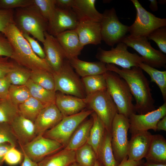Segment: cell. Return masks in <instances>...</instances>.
Masks as SVG:
<instances>
[{
    "mask_svg": "<svg viewBox=\"0 0 166 166\" xmlns=\"http://www.w3.org/2000/svg\"><path fill=\"white\" fill-rule=\"evenodd\" d=\"M31 97L26 85H11L9 89L8 98L15 105L18 106Z\"/></svg>",
    "mask_w": 166,
    "mask_h": 166,
    "instance_id": "38",
    "label": "cell"
},
{
    "mask_svg": "<svg viewBox=\"0 0 166 166\" xmlns=\"http://www.w3.org/2000/svg\"><path fill=\"white\" fill-rule=\"evenodd\" d=\"M75 161V151L64 148L38 163V166H68Z\"/></svg>",
    "mask_w": 166,
    "mask_h": 166,
    "instance_id": "27",
    "label": "cell"
},
{
    "mask_svg": "<svg viewBox=\"0 0 166 166\" xmlns=\"http://www.w3.org/2000/svg\"><path fill=\"white\" fill-rule=\"evenodd\" d=\"M14 12L13 9H0V32L3 33L8 26L14 23Z\"/></svg>",
    "mask_w": 166,
    "mask_h": 166,
    "instance_id": "44",
    "label": "cell"
},
{
    "mask_svg": "<svg viewBox=\"0 0 166 166\" xmlns=\"http://www.w3.org/2000/svg\"><path fill=\"white\" fill-rule=\"evenodd\" d=\"M156 130L166 131V116L160 120L156 125Z\"/></svg>",
    "mask_w": 166,
    "mask_h": 166,
    "instance_id": "53",
    "label": "cell"
},
{
    "mask_svg": "<svg viewBox=\"0 0 166 166\" xmlns=\"http://www.w3.org/2000/svg\"><path fill=\"white\" fill-rule=\"evenodd\" d=\"M144 163H142V164L139 165L137 166H146L145 165H144Z\"/></svg>",
    "mask_w": 166,
    "mask_h": 166,
    "instance_id": "59",
    "label": "cell"
},
{
    "mask_svg": "<svg viewBox=\"0 0 166 166\" xmlns=\"http://www.w3.org/2000/svg\"><path fill=\"white\" fill-rule=\"evenodd\" d=\"M148 40L154 41L163 53H166V27L158 28L147 37Z\"/></svg>",
    "mask_w": 166,
    "mask_h": 166,
    "instance_id": "41",
    "label": "cell"
},
{
    "mask_svg": "<svg viewBox=\"0 0 166 166\" xmlns=\"http://www.w3.org/2000/svg\"><path fill=\"white\" fill-rule=\"evenodd\" d=\"M30 79L45 89L55 92L53 73L43 69L31 70Z\"/></svg>",
    "mask_w": 166,
    "mask_h": 166,
    "instance_id": "34",
    "label": "cell"
},
{
    "mask_svg": "<svg viewBox=\"0 0 166 166\" xmlns=\"http://www.w3.org/2000/svg\"><path fill=\"white\" fill-rule=\"evenodd\" d=\"M150 2L149 7L153 12L156 11L158 9V2L156 0H149Z\"/></svg>",
    "mask_w": 166,
    "mask_h": 166,
    "instance_id": "54",
    "label": "cell"
},
{
    "mask_svg": "<svg viewBox=\"0 0 166 166\" xmlns=\"http://www.w3.org/2000/svg\"><path fill=\"white\" fill-rule=\"evenodd\" d=\"M12 147L7 152L4 158V161L10 165H16L20 163L23 159V155L16 148Z\"/></svg>",
    "mask_w": 166,
    "mask_h": 166,
    "instance_id": "43",
    "label": "cell"
},
{
    "mask_svg": "<svg viewBox=\"0 0 166 166\" xmlns=\"http://www.w3.org/2000/svg\"><path fill=\"white\" fill-rule=\"evenodd\" d=\"M128 47L125 44L120 42L115 47H112L109 50L99 47L96 57L99 61L106 64L117 65L122 68L129 69L138 66L139 63L143 62L142 58L136 53L129 52Z\"/></svg>",
    "mask_w": 166,
    "mask_h": 166,
    "instance_id": "8",
    "label": "cell"
},
{
    "mask_svg": "<svg viewBox=\"0 0 166 166\" xmlns=\"http://www.w3.org/2000/svg\"><path fill=\"white\" fill-rule=\"evenodd\" d=\"M129 126L128 118L118 113L116 114L112 124L111 143L115 158L120 164L128 156Z\"/></svg>",
    "mask_w": 166,
    "mask_h": 166,
    "instance_id": "12",
    "label": "cell"
},
{
    "mask_svg": "<svg viewBox=\"0 0 166 166\" xmlns=\"http://www.w3.org/2000/svg\"><path fill=\"white\" fill-rule=\"evenodd\" d=\"M144 162L143 159L138 161L130 160L128 159L127 156L123 160L118 166H137Z\"/></svg>",
    "mask_w": 166,
    "mask_h": 166,
    "instance_id": "51",
    "label": "cell"
},
{
    "mask_svg": "<svg viewBox=\"0 0 166 166\" xmlns=\"http://www.w3.org/2000/svg\"><path fill=\"white\" fill-rule=\"evenodd\" d=\"M63 117L55 104L45 106L34 122L37 135H43L56 125Z\"/></svg>",
    "mask_w": 166,
    "mask_h": 166,
    "instance_id": "19",
    "label": "cell"
},
{
    "mask_svg": "<svg viewBox=\"0 0 166 166\" xmlns=\"http://www.w3.org/2000/svg\"><path fill=\"white\" fill-rule=\"evenodd\" d=\"M13 146L8 143L0 144V166H2L3 164L6 153Z\"/></svg>",
    "mask_w": 166,
    "mask_h": 166,
    "instance_id": "50",
    "label": "cell"
},
{
    "mask_svg": "<svg viewBox=\"0 0 166 166\" xmlns=\"http://www.w3.org/2000/svg\"><path fill=\"white\" fill-rule=\"evenodd\" d=\"M74 0H56L57 7L64 10H71L73 5Z\"/></svg>",
    "mask_w": 166,
    "mask_h": 166,
    "instance_id": "49",
    "label": "cell"
},
{
    "mask_svg": "<svg viewBox=\"0 0 166 166\" xmlns=\"http://www.w3.org/2000/svg\"><path fill=\"white\" fill-rule=\"evenodd\" d=\"M65 53L68 60L77 57L83 47L80 43L75 30H67L55 37Z\"/></svg>",
    "mask_w": 166,
    "mask_h": 166,
    "instance_id": "22",
    "label": "cell"
},
{
    "mask_svg": "<svg viewBox=\"0 0 166 166\" xmlns=\"http://www.w3.org/2000/svg\"><path fill=\"white\" fill-rule=\"evenodd\" d=\"M166 0H160L158 2L160 4H164L166 3Z\"/></svg>",
    "mask_w": 166,
    "mask_h": 166,
    "instance_id": "58",
    "label": "cell"
},
{
    "mask_svg": "<svg viewBox=\"0 0 166 166\" xmlns=\"http://www.w3.org/2000/svg\"><path fill=\"white\" fill-rule=\"evenodd\" d=\"M46 106L32 97L18 106L20 114L34 122L42 110Z\"/></svg>",
    "mask_w": 166,
    "mask_h": 166,
    "instance_id": "31",
    "label": "cell"
},
{
    "mask_svg": "<svg viewBox=\"0 0 166 166\" xmlns=\"http://www.w3.org/2000/svg\"><path fill=\"white\" fill-rule=\"evenodd\" d=\"M12 54L13 49L10 42L5 35L0 32V56L11 58Z\"/></svg>",
    "mask_w": 166,
    "mask_h": 166,
    "instance_id": "45",
    "label": "cell"
},
{
    "mask_svg": "<svg viewBox=\"0 0 166 166\" xmlns=\"http://www.w3.org/2000/svg\"><path fill=\"white\" fill-rule=\"evenodd\" d=\"M81 45L88 44L97 45L102 40L100 22L87 19L79 21L76 28Z\"/></svg>",
    "mask_w": 166,
    "mask_h": 166,
    "instance_id": "18",
    "label": "cell"
},
{
    "mask_svg": "<svg viewBox=\"0 0 166 166\" xmlns=\"http://www.w3.org/2000/svg\"><path fill=\"white\" fill-rule=\"evenodd\" d=\"M93 112L90 109L84 110L77 114L63 117L56 125L43 135L57 141L64 148L78 126Z\"/></svg>",
    "mask_w": 166,
    "mask_h": 166,
    "instance_id": "9",
    "label": "cell"
},
{
    "mask_svg": "<svg viewBox=\"0 0 166 166\" xmlns=\"http://www.w3.org/2000/svg\"><path fill=\"white\" fill-rule=\"evenodd\" d=\"M3 143H8L15 147L18 145L10 124L0 122V144Z\"/></svg>",
    "mask_w": 166,
    "mask_h": 166,
    "instance_id": "40",
    "label": "cell"
},
{
    "mask_svg": "<svg viewBox=\"0 0 166 166\" xmlns=\"http://www.w3.org/2000/svg\"><path fill=\"white\" fill-rule=\"evenodd\" d=\"M45 40L43 43L46 60L54 73L61 69L66 59L62 47L54 36L47 31L44 33Z\"/></svg>",
    "mask_w": 166,
    "mask_h": 166,
    "instance_id": "16",
    "label": "cell"
},
{
    "mask_svg": "<svg viewBox=\"0 0 166 166\" xmlns=\"http://www.w3.org/2000/svg\"><path fill=\"white\" fill-rule=\"evenodd\" d=\"M136 10V16L133 23L129 26L128 32L131 37L147 38L155 30L166 27V19L156 17L147 11L137 0H131Z\"/></svg>",
    "mask_w": 166,
    "mask_h": 166,
    "instance_id": "6",
    "label": "cell"
},
{
    "mask_svg": "<svg viewBox=\"0 0 166 166\" xmlns=\"http://www.w3.org/2000/svg\"><path fill=\"white\" fill-rule=\"evenodd\" d=\"M9 58L0 56V78L6 76L14 66V62L9 61Z\"/></svg>",
    "mask_w": 166,
    "mask_h": 166,
    "instance_id": "47",
    "label": "cell"
},
{
    "mask_svg": "<svg viewBox=\"0 0 166 166\" xmlns=\"http://www.w3.org/2000/svg\"><path fill=\"white\" fill-rule=\"evenodd\" d=\"M11 85L6 76L0 78V99L8 98L9 91Z\"/></svg>",
    "mask_w": 166,
    "mask_h": 166,
    "instance_id": "48",
    "label": "cell"
},
{
    "mask_svg": "<svg viewBox=\"0 0 166 166\" xmlns=\"http://www.w3.org/2000/svg\"><path fill=\"white\" fill-rule=\"evenodd\" d=\"M91 115L93 123L86 143L92 147L97 156L106 130L103 123L95 113L93 112Z\"/></svg>",
    "mask_w": 166,
    "mask_h": 166,
    "instance_id": "28",
    "label": "cell"
},
{
    "mask_svg": "<svg viewBox=\"0 0 166 166\" xmlns=\"http://www.w3.org/2000/svg\"><path fill=\"white\" fill-rule=\"evenodd\" d=\"M145 158L147 162L166 164V140L163 136L152 135Z\"/></svg>",
    "mask_w": 166,
    "mask_h": 166,
    "instance_id": "24",
    "label": "cell"
},
{
    "mask_svg": "<svg viewBox=\"0 0 166 166\" xmlns=\"http://www.w3.org/2000/svg\"><path fill=\"white\" fill-rule=\"evenodd\" d=\"M93 166H103V165L97 160L95 162Z\"/></svg>",
    "mask_w": 166,
    "mask_h": 166,
    "instance_id": "56",
    "label": "cell"
},
{
    "mask_svg": "<svg viewBox=\"0 0 166 166\" xmlns=\"http://www.w3.org/2000/svg\"><path fill=\"white\" fill-rule=\"evenodd\" d=\"M10 124L19 146L28 143L37 136L34 122L20 113Z\"/></svg>",
    "mask_w": 166,
    "mask_h": 166,
    "instance_id": "20",
    "label": "cell"
},
{
    "mask_svg": "<svg viewBox=\"0 0 166 166\" xmlns=\"http://www.w3.org/2000/svg\"><path fill=\"white\" fill-rule=\"evenodd\" d=\"M3 34L12 47L11 58L17 64L30 70L43 69L54 73L46 59L40 58L34 53L14 23L8 26Z\"/></svg>",
    "mask_w": 166,
    "mask_h": 166,
    "instance_id": "2",
    "label": "cell"
},
{
    "mask_svg": "<svg viewBox=\"0 0 166 166\" xmlns=\"http://www.w3.org/2000/svg\"><path fill=\"white\" fill-rule=\"evenodd\" d=\"M14 62V66L6 76L11 85H26L30 78L31 70Z\"/></svg>",
    "mask_w": 166,
    "mask_h": 166,
    "instance_id": "35",
    "label": "cell"
},
{
    "mask_svg": "<svg viewBox=\"0 0 166 166\" xmlns=\"http://www.w3.org/2000/svg\"><path fill=\"white\" fill-rule=\"evenodd\" d=\"M102 14L100 22L102 40L113 47L121 42L127 35L129 26L120 22L114 8L105 10Z\"/></svg>",
    "mask_w": 166,
    "mask_h": 166,
    "instance_id": "10",
    "label": "cell"
},
{
    "mask_svg": "<svg viewBox=\"0 0 166 166\" xmlns=\"http://www.w3.org/2000/svg\"><path fill=\"white\" fill-rule=\"evenodd\" d=\"M26 85L29 89L31 96L45 106L55 104L56 92L45 89L35 83L30 79Z\"/></svg>",
    "mask_w": 166,
    "mask_h": 166,
    "instance_id": "30",
    "label": "cell"
},
{
    "mask_svg": "<svg viewBox=\"0 0 166 166\" xmlns=\"http://www.w3.org/2000/svg\"><path fill=\"white\" fill-rule=\"evenodd\" d=\"M2 99H0V101Z\"/></svg>",
    "mask_w": 166,
    "mask_h": 166,
    "instance_id": "60",
    "label": "cell"
},
{
    "mask_svg": "<svg viewBox=\"0 0 166 166\" xmlns=\"http://www.w3.org/2000/svg\"><path fill=\"white\" fill-rule=\"evenodd\" d=\"M106 67L108 71L116 73L125 81L135 100V109L138 114L156 109L149 81L139 67L120 69L112 64H106Z\"/></svg>",
    "mask_w": 166,
    "mask_h": 166,
    "instance_id": "1",
    "label": "cell"
},
{
    "mask_svg": "<svg viewBox=\"0 0 166 166\" xmlns=\"http://www.w3.org/2000/svg\"><path fill=\"white\" fill-rule=\"evenodd\" d=\"M33 4L42 16L48 22L55 10L56 0H33Z\"/></svg>",
    "mask_w": 166,
    "mask_h": 166,
    "instance_id": "39",
    "label": "cell"
},
{
    "mask_svg": "<svg viewBox=\"0 0 166 166\" xmlns=\"http://www.w3.org/2000/svg\"><path fill=\"white\" fill-rule=\"evenodd\" d=\"M144 165L146 166H166V164H157L154 163H148L146 162H144Z\"/></svg>",
    "mask_w": 166,
    "mask_h": 166,
    "instance_id": "55",
    "label": "cell"
},
{
    "mask_svg": "<svg viewBox=\"0 0 166 166\" xmlns=\"http://www.w3.org/2000/svg\"><path fill=\"white\" fill-rule=\"evenodd\" d=\"M166 116V102L156 109L144 114H132L129 118V130L131 133L137 132L156 130L158 121Z\"/></svg>",
    "mask_w": 166,
    "mask_h": 166,
    "instance_id": "14",
    "label": "cell"
},
{
    "mask_svg": "<svg viewBox=\"0 0 166 166\" xmlns=\"http://www.w3.org/2000/svg\"><path fill=\"white\" fill-rule=\"evenodd\" d=\"M23 155V160L21 166H38V163L31 160L25 154Z\"/></svg>",
    "mask_w": 166,
    "mask_h": 166,
    "instance_id": "52",
    "label": "cell"
},
{
    "mask_svg": "<svg viewBox=\"0 0 166 166\" xmlns=\"http://www.w3.org/2000/svg\"><path fill=\"white\" fill-rule=\"evenodd\" d=\"M55 91L81 98L86 97L81 79L74 70L68 60H65L61 70L53 73Z\"/></svg>",
    "mask_w": 166,
    "mask_h": 166,
    "instance_id": "5",
    "label": "cell"
},
{
    "mask_svg": "<svg viewBox=\"0 0 166 166\" xmlns=\"http://www.w3.org/2000/svg\"><path fill=\"white\" fill-rule=\"evenodd\" d=\"M79 22L72 10H64L56 7L53 15L48 22L47 32L55 37L64 31L75 30Z\"/></svg>",
    "mask_w": 166,
    "mask_h": 166,
    "instance_id": "15",
    "label": "cell"
},
{
    "mask_svg": "<svg viewBox=\"0 0 166 166\" xmlns=\"http://www.w3.org/2000/svg\"><path fill=\"white\" fill-rule=\"evenodd\" d=\"M68 166H81L79 164H78L76 162H74L70 164H69Z\"/></svg>",
    "mask_w": 166,
    "mask_h": 166,
    "instance_id": "57",
    "label": "cell"
},
{
    "mask_svg": "<svg viewBox=\"0 0 166 166\" xmlns=\"http://www.w3.org/2000/svg\"><path fill=\"white\" fill-rule=\"evenodd\" d=\"M68 61L76 73L82 77L103 74L107 71L106 64L99 61H86L80 60L78 57Z\"/></svg>",
    "mask_w": 166,
    "mask_h": 166,
    "instance_id": "23",
    "label": "cell"
},
{
    "mask_svg": "<svg viewBox=\"0 0 166 166\" xmlns=\"http://www.w3.org/2000/svg\"><path fill=\"white\" fill-rule=\"evenodd\" d=\"M85 99L87 106L96 113L106 130L111 133L112 123L118 111L107 89L86 96Z\"/></svg>",
    "mask_w": 166,
    "mask_h": 166,
    "instance_id": "7",
    "label": "cell"
},
{
    "mask_svg": "<svg viewBox=\"0 0 166 166\" xmlns=\"http://www.w3.org/2000/svg\"><path fill=\"white\" fill-rule=\"evenodd\" d=\"M33 4V0H0V9H13L26 7Z\"/></svg>",
    "mask_w": 166,
    "mask_h": 166,
    "instance_id": "42",
    "label": "cell"
},
{
    "mask_svg": "<svg viewBox=\"0 0 166 166\" xmlns=\"http://www.w3.org/2000/svg\"><path fill=\"white\" fill-rule=\"evenodd\" d=\"M152 135L148 131L137 132L131 133L128 141V159L138 161L145 158L148 152Z\"/></svg>",
    "mask_w": 166,
    "mask_h": 166,
    "instance_id": "17",
    "label": "cell"
},
{
    "mask_svg": "<svg viewBox=\"0 0 166 166\" xmlns=\"http://www.w3.org/2000/svg\"><path fill=\"white\" fill-rule=\"evenodd\" d=\"M20 147L22 153L37 163L64 148L57 141L41 135H37L29 142Z\"/></svg>",
    "mask_w": 166,
    "mask_h": 166,
    "instance_id": "13",
    "label": "cell"
},
{
    "mask_svg": "<svg viewBox=\"0 0 166 166\" xmlns=\"http://www.w3.org/2000/svg\"><path fill=\"white\" fill-rule=\"evenodd\" d=\"M19 113L18 106L8 98L0 101V122L10 124Z\"/></svg>",
    "mask_w": 166,
    "mask_h": 166,
    "instance_id": "37",
    "label": "cell"
},
{
    "mask_svg": "<svg viewBox=\"0 0 166 166\" xmlns=\"http://www.w3.org/2000/svg\"><path fill=\"white\" fill-rule=\"evenodd\" d=\"M138 66L148 74L151 81L154 82L158 86L164 101L166 102V71L159 70L143 62L139 63Z\"/></svg>",
    "mask_w": 166,
    "mask_h": 166,
    "instance_id": "32",
    "label": "cell"
},
{
    "mask_svg": "<svg viewBox=\"0 0 166 166\" xmlns=\"http://www.w3.org/2000/svg\"><path fill=\"white\" fill-rule=\"evenodd\" d=\"M111 141V133L106 130L97 155V160L103 166H118L120 164L114 156Z\"/></svg>",
    "mask_w": 166,
    "mask_h": 166,
    "instance_id": "29",
    "label": "cell"
},
{
    "mask_svg": "<svg viewBox=\"0 0 166 166\" xmlns=\"http://www.w3.org/2000/svg\"><path fill=\"white\" fill-rule=\"evenodd\" d=\"M55 104L63 117L77 114L87 106L85 98L56 92Z\"/></svg>",
    "mask_w": 166,
    "mask_h": 166,
    "instance_id": "21",
    "label": "cell"
},
{
    "mask_svg": "<svg viewBox=\"0 0 166 166\" xmlns=\"http://www.w3.org/2000/svg\"><path fill=\"white\" fill-rule=\"evenodd\" d=\"M93 123L92 117L83 121L76 129L64 148L75 151L86 144Z\"/></svg>",
    "mask_w": 166,
    "mask_h": 166,
    "instance_id": "26",
    "label": "cell"
},
{
    "mask_svg": "<svg viewBox=\"0 0 166 166\" xmlns=\"http://www.w3.org/2000/svg\"><path fill=\"white\" fill-rule=\"evenodd\" d=\"M107 90L117 109L118 113L129 118L136 113L132 96L125 81L116 73L108 71L103 74Z\"/></svg>",
    "mask_w": 166,
    "mask_h": 166,
    "instance_id": "4",
    "label": "cell"
},
{
    "mask_svg": "<svg viewBox=\"0 0 166 166\" xmlns=\"http://www.w3.org/2000/svg\"><path fill=\"white\" fill-rule=\"evenodd\" d=\"M14 22L22 34L31 35L42 43L44 42V33L47 31L48 22L34 4L15 9L14 12Z\"/></svg>",
    "mask_w": 166,
    "mask_h": 166,
    "instance_id": "3",
    "label": "cell"
},
{
    "mask_svg": "<svg viewBox=\"0 0 166 166\" xmlns=\"http://www.w3.org/2000/svg\"><path fill=\"white\" fill-rule=\"evenodd\" d=\"M96 0H74L72 10L76 14L79 21L87 19L100 22L102 14L96 9Z\"/></svg>",
    "mask_w": 166,
    "mask_h": 166,
    "instance_id": "25",
    "label": "cell"
},
{
    "mask_svg": "<svg viewBox=\"0 0 166 166\" xmlns=\"http://www.w3.org/2000/svg\"><path fill=\"white\" fill-rule=\"evenodd\" d=\"M75 151L76 162L81 166H93L97 160L93 149L87 143Z\"/></svg>",
    "mask_w": 166,
    "mask_h": 166,
    "instance_id": "36",
    "label": "cell"
},
{
    "mask_svg": "<svg viewBox=\"0 0 166 166\" xmlns=\"http://www.w3.org/2000/svg\"><path fill=\"white\" fill-rule=\"evenodd\" d=\"M86 97L107 89L106 80L103 74L82 77Z\"/></svg>",
    "mask_w": 166,
    "mask_h": 166,
    "instance_id": "33",
    "label": "cell"
},
{
    "mask_svg": "<svg viewBox=\"0 0 166 166\" xmlns=\"http://www.w3.org/2000/svg\"><path fill=\"white\" fill-rule=\"evenodd\" d=\"M28 42L32 49L38 56L42 59L45 58V55L43 49L38 42L27 34H22Z\"/></svg>",
    "mask_w": 166,
    "mask_h": 166,
    "instance_id": "46",
    "label": "cell"
},
{
    "mask_svg": "<svg viewBox=\"0 0 166 166\" xmlns=\"http://www.w3.org/2000/svg\"><path fill=\"white\" fill-rule=\"evenodd\" d=\"M121 42L138 53L141 55L144 63L156 69L165 67L166 55L152 47L147 38H133L128 34Z\"/></svg>",
    "mask_w": 166,
    "mask_h": 166,
    "instance_id": "11",
    "label": "cell"
}]
</instances>
